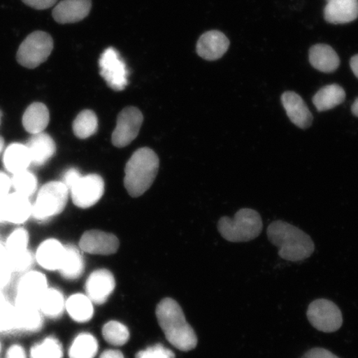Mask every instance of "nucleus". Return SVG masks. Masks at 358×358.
Wrapping results in <instances>:
<instances>
[{"label": "nucleus", "instance_id": "47", "mask_svg": "<svg viewBox=\"0 0 358 358\" xmlns=\"http://www.w3.org/2000/svg\"><path fill=\"white\" fill-rule=\"evenodd\" d=\"M1 116H2V113H1V111H0V122H1Z\"/></svg>", "mask_w": 358, "mask_h": 358}, {"label": "nucleus", "instance_id": "40", "mask_svg": "<svg viewBox=\"0 0 358 358\" xmlns=\"http://www.w3.org/2000/svg\"><path fill=\"white\" fill-rule=\"evenodd\" d=\"M12 187L11 178L6 173L0 172V198L10 194Z\"/></svg>", "mask_w": 358, "mask_h": 358}, {"label": "nucleus", "instance_id": "4", "mask_svg": "<svg viewBox=\"0 0 358 358\" xmlns=\"http://www.w3.org/2000/svg\"><path fill=\"white\" fill-rule=\"evenodd\" d=\"M217 228L223 238L231 243H248L261 235L263 223L259 213L253 209L243 208L234 218L222 217Z\"/></svg>", "mask_w": 358, "mask_h": 358}, {"label": "nucleus", "instance_id": "5", "mask_svg": "<svg viewBox=\"0 0 358 358\" xmlns=\"http://www.w3.org/2000/svg\"><path fill=\"white\" fill-rule=\"evenodd\" d=\"M69 192L62 182H49L44 185L33 205L32 216L36 220L46 222L64 212L69 199Z\"/></svg>", "mask_w": 358, "mask_h": 358}, {"label": "nucleus", "instance_id": "3", "mask_svg": "<svg viewBox=\"0 0 358 358\" xmlns=\"http://www.w3.org/2000/svg\"><path fill=\"white\" fill-rule=\"evenodd\" d=\"M159 168V157L150 148H141L134 152L124 169V183L129 194L138 198L149 190Z\"/></svg>", "mask_w": 358, "mask_h": 358}, {"label": "nucleus", "instance_id": "9", "mask_svg": "<svg viewBox=\"0 0 358 358\" xmlns=\"http://www.w3.org/2000/svg\"><path fill=\"white\" fill-rule=\"evenodd\" d=\"M143 120L144 116L136 107L124 108L119 114L116 127L112 133V144L118 148L131 144L140 133Z\"/></svg>", "mask_w": 358, "mask_h": 358}, {"label": "nucleus", "instance_id": "35", "mask_svg": "<svg viewBox=\"0 0 358 358\" xmlns=\"http://www.w3.org/2000/svg\"><path fill=\"white\" fill-rule=\"evenodd\" d=\"M174 357L176 356L171 350L161 344L148 348L136 355V358H174Z\"/></svg>", "mask_w": 358, "mask_h": 358}, {"label": "nucleus", "instance_id": "25", "mask_svg": "<svg viewBox=\"0 0 358 358\" xmlns=\"http://www.w3.org/2000/svg\"><path fill=\"white\" fill-rule=\"evenodd\" d=\"M346 93L339 85H328L321 88L313 98V105L317 111L323 112L334 109L345 101Z\"/></svg>", "mask_w": 358, "mask_h": 358}, {"label": "nucleus", "instance_id": "21", "mask_svg": "<svg viewBox=\"0 0 358 358\" xmlns=\"http://www.w3.org/2000/svg\"><path fill=\"white\" fill-rule=\"evenodd\" d=\"M310 62L315 69L322 73H334L340 64L337 52L327 44H316L310 50Z\"/></svg>", "mask_w": 358, "mask_h": 358}, {"label": "nucleus", "instance_id": "43", "mask_svg": "<svg viewBox=\"0 0 358 358\" xmlns=\"http://www.w3.org/2000/svg\"><path fill=\"white\" fill-rule=\"evenodd\" d=\"M7 196H3V198H0V222H6V199Z\"/></svg>", "mask_w": 358, "mask_h": 358}, {"label": "nucleus", "instance_id": "32", "mask_svg": "<svg viewBox=\"0 0 358 358\" xmlns=\"http://www.w3.org/2000/svg\"><path fill=\"white\" fill-rule=\"evenodd\" d=\"M102 334L106 341L114 346H123L129 338L127 327L117 321H110L105 324Z\"/></svg>", "mask_w": 358, "mask_h": 358}, {"label": "nucleus", "instance_id": "20", "mask_svg": "<svg viewBox=\"0 0 358 358\" xmlns=\"http://www.w3.org/2000/svg\"><path fill=\"white\" fill-rule=\"evenodd\" d=\"M49 120L50 114L46 105L41 102H34L24 111L22 123L26 131L36 134L45 131Z\"/></svg>", "mask_w": 358, "mask_h": 358}, {"label": "nucleus", "instance_id": "14", "mask_svg": "<svg viewBox=\"0 0 358 358\" xmlns=\"http://www.w3.org/2000/svg\"><path fill=\"white\" fill-rule=\"evenodd\" d=\"M92 0H62L53 8L52 17L60 24H75L87 17Z\"/></svg>", "mask_w": 358, "mask_h": 358}, {"label": "nucleus", "instance_id": "24", "mask_svg": "<svg viewBox=\"0 0 358 358\" xmlns=\"http://www.w3.org/2000/svg\"><path fill=\"white\" fill-rule=\"evenodd\" d=\"M85 262L82 253L74 245L65 246V254L59 268L60 274L66 280H74L82 276Z\"/></svg>", "mask_w": 358, "mask_h": 358}, {"label": "nucleus", "instance_id": "8", "mask_svg": "<svg viewBox=\"0 0 358 358\" xmlns=\"http://www.w3.org/2000/svg\"><path fill=\"white\" fill-rule=\"evenodd\" d=\"M100 73L108 86L115 92H122L128 85L129 71L119 52L108 48L103 52L100 60Z\"/></svg>", "mask_w": 358, "mask_h": 358}, {"label": "nucleus", "instance_id": "27", "mask_svg": "<svg viewBox=\"0 0 358 358\" xmlns=\"http://www.w3.org/2000/svg\"><path fill=\"white\" fill-rule=\"evenodd\" d=\"M38 308L40 312L49 319H58L66 310V301L64 294L60 290L48 288L40 299Z\"/></svg>", "mask_w": 358, "mask_h": 358}, {"label": "nucleus", "instance_id": "45", "mask_svg": "<svg viewBox=\"0 0 358 358\" xmlns=\"http://www.w3.org/2000/svg\"><path fill=\"white\" fill-rule=\"evenodd\" d=\"M352 113L353 115H355L357 117H358V98H357L355 103H353L352 106Z\"/></svg>", "mask_w": 358, "mask_h": 358}, {"label": "nucleus", "instance_id": "6", "mask_svg": "<svg viewBox=\"0 0 358 358\" xmlns=\"http://www.w3.org/2000/svg\"><path fill=\"white\" fill-rule=\"evenodd\" d=\"M55 43L52 36L43 31L30 34L20 44L17 52V64L28 69H34L48 60Z\"/></svg>", "mask_w": 358, "mask_h": 358}, {"label": "nucleus", "instance_id": "28", "mask_svg": "<svg viewBox=\"0 0 358 358\" xmlns=\"http://www.w3.org/2000/svg\"><path fill=\"white\" fill-rule=\"evenodd\" d=\"M98 352L97 340L90 334H80L70 347V358H94Z\"/></svg>", "mask_w": 358, "mask_h": 358}, {"label": "nucleus", "instance_id": "13", "mask_svg": "<svg viewBox=\"0 0 358 358\" xmlns=\"http://www.w3.org/2000/svg\"><path fill=\"white\" fill-rule=\"evenodd\" d=\"M115 287L114 275L110 271L101 268V270L93 271L90 275L85 289H86V295L91 301L101 306L107 301L110 295L113 293Z\"/></svg>", "mask_w": 358, "mask_h": 358}, {"label": "nucleus", "instance_id": "15", "mask_svg": "<svg viewBox=\"0 0 358 358\" xmlns=\"http://www.w3.org/2000/svg\"><path fill=\"white\" fill-rule=\"evenodd\" d=\"M281 102L291 122L303 129L311 127L313 115L301 96L286 92L281 96Z\"/></svg>", "mask_w": 358, "mask_h": 358}, {"label": "nucleus", "instance_id": "30", "mask_svg": "<svg viewBox=\"0 0 358 358\" xmlns=\"http://www.w3.org/2000/svg\"><path fill=\"white\" fill-rule=\"evenodd\" d=\"M12 187L16 194L30 198L38 187V178L29 169L13 174Z\"/></svg>", "mask_w": 358, "mask_h": 358}, {"label": "nucleus", "instance_id": "11", "mask_svg": "<svg viewBox=\"0 0 358 358\" xmlns=\"http://www.w3.org/2000/svg\"><path fill=\"white\" fill-rule=\"evenodd\" d=\"M105 192V182L98 174H89L80 178L71 189V199L80 208H89L100 201Z\"/></svg>", "mask_w": 358, "mask_h": 358}, {"label": "nucleus", "instance_id": "16", "mask_svg": "<svg viewBox=\"0 0 358 358\" xmlns=\"http://www.w3.org/2000/svg\"><path fill=\"white\" fill-rule=\"evenodd\" d=\"M229 46V40L225 34L213 30L201 36L196 43V52L206 60L215 61L225 55Z\"/></svg>", "mask_w": 358, "mask_h": 358}, {"label": "nucleus", "instance_id": "46", "mask_svg": "<svg viewBox=\"0 0 358 358\" xmlns=\"http://www.w3.org/2000/svg\"><path fill=\"white\" fill-rule=\"evenodd\" d=\"M4 149V140L3 138L0 136V156L3 153Z\"/></svg>", "mask_w": 358, "mask_h": 358}, {"label": "nucleus", "instance_id": "29", "mask_svg": "<svg viewBox=\"0 0 358 358\" xmlns=\"http://www.w3.org/2000/svg\"><path fill=\"white\" fill-rule=\"evenodd\" d=\"M73 129L76 136L79 138H87L95 134L98 129V119L95 112L85 110L76 117Z\"/></svg>", "mask_w": 358, "mask_h": 358}, {"label": "nucleus", "instance_id": "1", "mask_svg": "<svg viewBox=\"0 0 358 358\" xmlns=\"http://www.w3.org/2000/svg\"><path fill=\"white\" fill-rule=\"evenodd\" d=\"M156 316L165 337L173 347L183 352L196 348L198 338L176 301L169 298L163 299L157 306Z\"/></svg>", "mask_w": 358, "mask_h": 358}, {"label": "nucleus", "instance_id": "37", "mask_svg": "<svg viewBox=\"0 0 358 358\" xmlns=\"http://www.w3.org/2000/svg\"><path fill=\"white\" fill-rule=\"evenodd\" d=\"M13 263L17 270L24 271L29 268L33 263V256L27 250L24 253L19 255V256L13 257Z\"/></svg>", "mask_w": 358, "mask_h": 358}, {"label": "nucleus", "instance_id": "34", "mask_svg": "<svg viewBox=\"0 0 358 358\" xmlns=\"http://www.w3.org/2000/svg\"><path fill=\"white\" fill-rule=\"evenodd\" d=\"M29 232L24 228H17L8 237L6 248L12 257L19 256L28 250Z\"/></svg>", "mask_w": 358, "mask_h": 358}, {"label": "nucleus", "instance_id": "12", "mask_svg": "<svg viewBox=\"0 0 358 358\" xmlns=\"http://www.w3.org/2000/svg\"><path fill=\"white\" fill-rule=\"evenodd\" d=\"M79 245L84 252L110 256L117 252L120 243L117 237L113 234L100 230H91L85 232Z\"/></svg>", "mask_w": 358, "mask_h": 358}, {"label": "nucleus", "instance_id": "23", "mask_svg": "<svg viewBox=\"0 0 358 358\" xmlns=\"http://www.w3.org/2000/svg\"><path fill=\"white\" fill-rule=\"evenodd\" d=\"M33 214V204L27 196L10 194L6 199V222L22 224L28 221Z\"/></svg>", "mask_w": 358, "mask_h": 358}, {"label": "nucleus", "instance_id": "7", "mask_svg": "<svg viewBox=\"0 0 358 358\" xmlns=\"http://www.w3.org/2000/svg\"><path fill=\"white\" fill-rule=\"evenodd\" d=\"M308 321L321 332L334 333L343 325V315L339 308L328 299H317L308 306Z\"/></svg>", "mask_w": 358, "mask_h": 358}, {"label": "nucleus", "instance_id": "17", "mask_svg": "<svg viewBox=\"0 0 358 358\" xmlns=\"http://www.w3.org/2000/svg\"><path fill=\"white\" fill-rule=\"evenodd\" d=\"M327 22L334 24H348L358 17V0H327L324 8Z\"/></svg>", "mask_w": 358, "mask_h": 358}, {"label": "nucleus", "instance_id": "48", "mask_svg": "<svg viewBox=\"0 0 358 358\" xmlns=\"http://www.w3.org/2000/svg\"><path fill=\"white\" fill-rule=\"evenodd\" d=\"M0 352H1V343H0Z\"/></svg>", "mask_w": 358, "mask_h": 358}, {"label": "nucleus", "instance_id": "33", "mask_svg": "<svg viewBox=\"0 0 358 358\" xmlns=\"http://www.w3.org/2000/svg\"><path fill=\"white\" fill-rule=\"evenodd\" d=\"M19 324L22 329L38 332L43 325V313L38 308H20Z\"/></svg>", "mask_w": 358, "mask_h": 358}, {"label": "nucleus", "instance_id": "10", "mask_svg": "<svg viewBox=\"0 0 358 358\" xmlns=\"http://www.w3.org/2000/svg\"><path fill=\"white\" fill-rule=\"evenodd\" d=\"M48 289V280L42 273L27 272L17 285V304L20 308H38L40 299Z\"/></svg>", "mask_w": 358, "mask_h": 358}, {"label": "nucleus", "instance_id": "19", "mask_svg": "<svg viewBox=\"0 0 358 358\" xmlns=\"http://www.w3.org/2000/svg\"><path fill=\"white\" fill-rule=\"evenodd\" d=\"M65 254V246L55 239L44 241L36 252L39 266L48 271H59Z\"/></svg>", "mask_w": 358, "mask_h": 358}, {"label": "nucleus", "instance_id": "26", "mask_svg": "<svg viewBox=\"0 0 358 358\" xmlns=\"http://www.w3.org/2000/svg\"><path fill=\"white\" fill-rule=\"evenodd\" d=\"M66 310L76 322L86 323L94 315L93 303L87 295L76 294L66 301Z\"/></svg>", "mask_w": 358, "mask_h": 358}, {"label": "nucleus", "instance_id": "41", "mask_svg": "<svg viewBox=\"0 0 358 358\" xmlns=\"http://www.w3.org/2000/svg\"><path fill=\"white\" fill-rule=\"evenodd\" d=\"M6 358H28L25 349L19 344H15L8 349Z\"/></svg>", "mask_w": 358, "mask_h": 358}, {"label": "nucleus", "instance_id": "39", "mask_svg": "<svg viewBox=\"0 0 358 358\" xmlns=\"http://www.w3.org/2000/svg\"><path fill=\"white\" fill-rule=\"evenodd\" d=\"M302 358H339L327 349L313 348L307 352Z\"/></svg>", "mask_w": 358, "mask_h": 358}, {"label": "nucleus", "instance_id": "36", "mask_svg": "<svg viewBox=\"0 0 358 358\" xmlns=\"http://www.w3.org/2000/svg\"><path fill=\"white\" fill-rule=\"evenodd\" d=\"M82 177V174L80 173L77 169L71 168L67 169L64 173L62 182L67 187V189L71 191Z\"/></svg>", "mask_w": 358, "mask_h": 358}, {"label": "nucleus", "instance_id": "2", "mask_svg": "<svg viewBox=\"0 0 358 358\" xmlns=\"http://www.w3.org/2000/svg\"><path fill=\"white\" fill-rule=\"evenodd\" d=\"M267 236L271 243L278 248L279 256L286 261H303L315 252L311 237L288 222H273L268 227Z\"/></svg>", "mask_w": 358, "mask_h": 358}, {"label": "nucleus", "instance_id": "22", "mask_svg": "<svg viewBox=\"0 0 358 358\" xmlns=\"http://www.w3.org/2000/svg\"><path fill=\"white\" fill-rule=\"evenodd\" d=\"M4 168L13 174L28 169L32 160L28 147L20 143H13L4 150L3 155Z\"/></svg>", "mask_w": 358, "mask_h": 358}, {"label": "nucleus", "instance_id": "44", "mask_svg": "<svg viewBox=\"0 0 358 358\" xmlns=\"http://www.w3.org/2000/svg\"><path fill=\"white\" fill-rule=\"evenodd\" d=\"M350 66L353 73H355L356 77L358 78V55L353 56L351 58Z\"/></svg>", "mask_w": 358, "mask_h": 358}, {"label": "nucleus", "instance_id": "18", "mask_svg": "<svg viewBox=\"0 0 358 358\" xmlns=\"http://www.w3.org/2000/svg\"><path fill=\"white\" fill-rule=\"evenodd\" d=\"M28 147L32 164L43 166L48 163L56 153V144L53 138L46 133L33 134L30 138Z\"/></svg>", "mask_w": 358, "mask_h": 358}, {"label": "nucleus", "instance_id": "31", "mask_svg": "<svg viewBox=\"0 0 358 358\" xmlns=\"http://www.w3.org/2000/svg\"><path fill=\"white\" fill-rule=\"evenodd\" d=\"M31 358H64V349L59 340L55 337L45 338L36 343L30 350Z\"/></svg>", "mask_w": 358, "mask_h": 358}, {"label": "nucleus", "instance_id": "42", "mask_svg": "<svg viewBox=\"0 0 358 358\" xmlns=\"http://www.w3.org/2000/svg\"><path fill=\"white\" fill-rule=\"evenodd\" d=\"M100 358H124L123 353L117 350H106L101 353Z\"/></svg>", "mask_w": 358, "mask_h": 358}, {"label": "nucleus", "instance_id": "38", "mask_svg": "<svg viewBox=\"0 0 358 358\" xmlns=\"http://www.w3.org/2000/svg\"><path fill=\"white\" fill-rule=\"evenodd\" d=\"M29 7L37 10H44L55 6L57 0H21Z\"/></svg>", "mask_w": 358, "mask_h": 358}]
</instances>
